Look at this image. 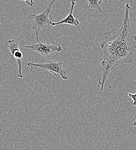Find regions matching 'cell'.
Instances as JSON below:
<instances>
[{"label":"cell","instance_id":"obj_3","mask_svg":"<svg viewBox=\"0 0 136 150\" xmlns=\"http://www.w3.org/2000/svg\"><path fill=\"white\" fill-rule=\"evenodd\" d=\"M63 61H48L46 63H33L28 62L27 66L31 68V71L33 70V68H41L46 70L52 74L55 75H59L61 78L67 80L68 77L66 74V71L63 68Z\"/></svg>","mask_w":136,"mask_h":150},{"label":"cell","instance_id":"obj_5","mask_svg":"<svg viewBox=\"0 0 136 150\" xmlns=\"http://www.w3.org/2000/svg\"><path fill=\"white\" fill-rule=\"evenodd\" d=\"M8 47L12 56L16 60L18 64L19 72L18 77L19 78H23L24 77L22 73L23 54L20 49L19 45L15 39H9L8 40Z\"/></svg>","mask_w":136,"mask_h":150},{"label":"cell","instance_id":"obj_9","mask_svg":"<svg viewBox=\"0 0 136 150\" xmlns=\"http://www.w3.org/2000/svg\"><path fill=\"white\" fill-rule=\"evenodd\" d=\"M128 95L133 100V105L136 106V94L129 93Z\"/></svg>","mask_w":136,"mask_h":150},{"label":"cell","instance_id":"obj_8","mask_svg":"<svg viewBox=\"0 0 136 150\" xmlns=\"http://www.w3.org/2000/svg\"><path fill=\"white\" fill-rule=\"evenodd\" d=\"M16 1H24L28 6H31V7L34 5V1H33V0H16Z\"/></svg>","mask_w":136,"mask_h":150},{"label":"cell","instance_id":"obj_6","mask_svg":"<svg viewBox=\"0 0 136 150\" xmlns=\"http://www.w3.org/2000/svg\"><path fill=\"white\" fill-rule=\"evenodd\" d=\"M75 3H76L75 0H71V10H70V12L69 14L68 15V16L66 18L63 19L62 20L57 22V23L52 22L51 26L54 27V26L58 25L59 24H69V25H71L74 26V27H77L78 25H79V21L78 20V19L75 18L74 16V15H73Z\"/></svg>","mask_w":136,"mask_h":150},{"label":"cell","instance_id":"obj_4","mask_svg":"<svg viewBox=\"0 0 136 150\" xmlns=\"http://www.w3.org/2000/svg\"><path fill=\"white\" fill-rule=\"evenodd\" d=\"M25 47L26 49H31L39 53L42 56L46 57L55 52H60L63 50V48L60 44L56 46L51 43H44L41 42L37 44L26 46Z\"/></svg>","mask_w":136,"mask_h":150},{"label":"cell","instance_id":"obj_7","mask_svg":"<svg viewBox=\"0 0 136 150\" xmlns=\"http://www.w3.org/2000/svg\"><path fill=\"white\" fill-rule=\"evenodd\" d=\"M89 8L92 9H96L100 13H103V9L101 6L103 0H88Z\"/></svg>","mask_w":136,"mask_h":150},{"label":"cell","instance_id":"obj_10","mask_svg":"<svg viewBox=\"0 0 136 150\" xmlns=\"http://www.w3.org/2000/svg\"><path fill=\"white\" fill-rule=\"evenodd\" d=\"M134 125H135V127H136V121H135V122H134Z\"/></svg>","mask_w":136,"mask_h":150},{"label":"cell","instance_id":"obj_2","mask_svg":"<svg viewBox=\"0 0 136 150\" xmlns=\"http://www.w3.org/2000/svg\"><path fill=\"white\" fill-rule=\"evenodd\" d=\"M58 0H52L49 3L46 9L39 15H31L28 17L29 21L33 24L32 28L35 31L38 43H40L39 34L41 30L47 28L49 25H52V21L49 19V15L53 5Z\"/></svg>","mask_w":136,"mask_h":150},{"label":"cell","instance_id":"obj_1","mask_svg":"<svg viewBox=\"0 0 136 150\" xmlns=\"http://www.w3.org/2000/svg\"><path fill=\"white\" fill-rule=\"evenodd\" d=\"M132 10L129 4H126L123 23L117 34L111 37H105L101 42L100 46L104 56L101 62L103 74L97 86L98 88L101 86V91H103L105 81L113 69L120 64H131L133 61L136 36L130 25V11Z\"/></svg>","mask_w":136,"mask_h":150}]
</instances>
